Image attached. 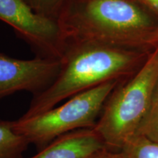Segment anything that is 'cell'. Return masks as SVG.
Listing matches in <instances>:
<instances>
[{
	"mask_svg": "<svg viewBox=\"0 0 158 158\" xmlns=\"http://www.w3.org/2000/svg\"><path fill=\"white\" fill-rule=\"evenodd\" d=\"M61 68L54 81L33 97L25 118L56 107L63 100L108 81L131 62L129 54L84 43L60 59Z\"/></svg>",
	"mask_w": 158,
	"mask_h": 158,
	"instance_id": "obj_1",
	"label": "cell"
},
{
	"mask_svg": "<svg viewBox=\"0 0 158 158\" xmlns=\"http://www.w3.org/2000/svg\"><path fill=\"white\" fill-rule=\"evenodd\" d=\"M116 81H108L69 98L61 106L29 118L13 121V128L40 150L75 130L92 129Z\"/></svg>",
	"mask_w": 158,
	"mask_h": 158,
	"instance_id": "obj_2",
	"label": "cell"
},
{
	"mask_svg": "<svg viewBox=\"0 0 158 158\" xmlns=\"http://www.w3.org/2000/svg\"><path fill=\"white\" fill-rule=\"evenodd\" d=\"M158 78V51L136 76L112 97L94 130L109 149H120L136 132L151 106Z\"/></svg>",
	"mask_w": 158,
	"mask_h": 158,
	"instance_id": "obj_3",
	"label": "cell"
},
{
	"mask_svg": "<svg viewBox=\"0 0 158 158\" xmlns=\"http://www.w3.org/2000/svg\"><path fill=\"white\" fill-rule=\"evenodd\" d=\"M0 20L38 56L60 59L63 40L59 23L36 14L23 0H0Z\"/></svg>",
	"mask_w": 158,
	"mask_h": 158,
	"instance_id": "obj_4",
	"label": "cell"
},
{
	"mask_svg": "<svg viewBox=\"0 0 158 158\" xmlns=\"http://www.w3.org/2000/svg\"><path fill=\"white\" fill-rule=\"evenodd\" d=\"M60 68V59H19L0 53V99L21 91L34 96L41 93L54 81Z\"/></svg>",
	"mask_w": 158,
	"mask_h": 158,
	"instance_id": "obj_5",
	"label": "cell"
},
{
	"mask_svg": "<svg viewBox=\"0 0 158 158\" xmlns=\"http://www.w3.org/2000/svg\"><path fill=\"white\" fill-rule=\"evenodd\" d=\"M106 148L108 147L93 128L81 129L56 138L29 158H87Z\"/></svg>",
	"mask_w": 158,
	"mask_h": 158,
	"instance_id": "obj_6",
	"label": "cell"
},
{
	"mask_svg": "<svg viewBox=\"0 0 158 158\" xmlns=\"http://www.w3.org/2000/svg\"><path fill=\"white\" fill-rule=\"evenodd\" d=\"M29 145L14 130L13 121L0 120V158H23Z\"/></svg>",
	"mask_w": 158,
	"mask_h": 158,
	"instance_id": "obj_7",
	"label": "cell"
},
{
	"mask_svg": "<svg viewBox=\"0 0 158 158\" xmlns=\"http://www.w3.org/2000/svg\"><path fill=\"white\" fill-rule=\"evenodd\" d=\"M122 158H158V144L141 135L130 138L119 149Z\"/></svg>",
	"mask_w": 158,
	"mask_h": 158,
	"instance_id": "obj_8",
	"label": "cell"
},
{
	"mask_svg": "<svg viewBox=\"0 0 158 158\" xmlns=\"http://www.w3.org/2000/svg\"><path fill=\"white\" fill-rule=\"evenodd\" d=\"M37 15L58 22L73 0H23Z\"/></svg>",
	"mask_w": 158,
	"mask_h": 158,
	"instance_id": "obj_9",
	"label": "cell"
},
{
	"mask_svg": "<svg viewBox=\"0 0 158 158\" xmlns=\"http://www.w3.org/2000/svg\"><path fill=\"white\" fill-rule=\"evenodd\" d=\"M135 135H141L158 144V107L149 110Z\"/></svg>",
	"mask_w": 158,
	"mask_h": 158,
	"instance_id": "obj_10",
	"label": "cell"
},
{
	"mask_svg": "<svg viewBox=\"0 0 158 158\" xmlns=\"http://www.w3.org/2000/svg\"><path fill=\"white\" fill-rule=\"evenodd\" d=\"M87 158H122V156L119 152H113L110 149L106 148Z\"/></svg>",
	"mask_w": 158,
	"mask_h": 158,
	"instance_id": "obj_11",
	"label": "cell"
},
{
	"mask_svg": "<svg viewBox=\"0 0 158 158\" xmlns=\"http://www.w3.org/2000/svg\"><path fill=\"white\" fill-rule=\"evenodd\" d=\"M158 107V78L156 81L155 88H154L152 97V102L151 106H150L149 109L153 108Z\"/></svg>",
	"mask_w": 158,
	"mask_h": 158,
	"instance_id": "obj_12",
	"label": "cell"
},
{
	"mask_svg": "<svg viewBox=\"0 0 158 158\" xmlns=\"http://www.w3.org/2000/svg\"><path fill=\"white\" fill-rule=\"evenodd\" d=\"M151 8L158 13V0H143Z\"/></svg>",
	"mask_w": 158,
	"mask_h": 158,
	"instance_id": "obj_13",
	"label": "cell"
}]
</instances>
